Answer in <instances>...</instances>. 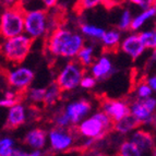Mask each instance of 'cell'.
Masks as SVG:
<instances>
[{
	"label": "cell",
	"mask_w": 156,
	"mask_h": 156,
	"mask_svg": "<svg viewBox=\"0 0 156 156\" xmlns=\"http://www.w3.org/2000/svg\"><path fill=\"white\" fill-rule=\"evenodd\" d=\"M84 46L83 35L68 27H57L51 31L46 44L47 50L52 57L68 59L76 58Z\"/></svg>",
	"instance_id": "6da1fadb"
},
{
	"label": "cell",
	"mask_w": 156,
	"mask_h": 156,
	"mask_svg": "<svg viewBox=\"0 0 156 156\" xmlns=\"http://www.w3.org/2000/svg\"><path fill=\"white\" fill-rule=\"evenodd\" d=\"M0 31L5 39L16 37L25 31V11L20 5L7 7L0 16Z\"/></svg>",
	"instance_id": "7a4b0ae2"
},
{
	"label": "cell",
	"mask_w": 156,
	"mask_h": 156,
	"mask_svg": "<svg viewBox=\"0 0 156 156\" xmlns=\"http://www.w3.org/2000/svg\"><path fill=\"white\" fill-rule=\"evenodd\" d=\"M32 45H33V39L26 34L5 39L2 44L3 58L12 67L21 66V63L29 56Z\"/></svg>",
	"instance_id": "3957f363"
},
{
	"label": "cell",
	"mask_w": 156,
	"mask_h": 156,
	"mask_svg": "<svg viewBox=\"0 0 156 156\" xmlns=\"http://www.w3.org/2000/svg\"><path fill=\"white\" fill-rule=\"evenodd\" d=\"M110 129H114V122L104 112H96L84 119L79 125L78 131L84 139L99 140Z\"/></svg>",
	"instance_id": "277c9868"
},
{
	"label": "cell",
	"mask_w": 156,
	"mask_h": 156,
	"mask_svg": "<svg viewBox=\"0 0 156 156\" xmlns=\"http://www.w3.org/2000/svg\"><path fill=\"white\" fill-rule=\"evenodd\" d=\"M84 76V68L78 61H69L59 71L56 78V84L61 91H73L81 85Z\"/></svg>",
	"instance_id": "5b68a950"
},
{
	"label": "cell",
	"mask_w": 156,
	"mask_h": 156,
	"mask_svg": "<svg viewBox=\"0 0 156 156\" xmlns=\"http://www.w3.org/2000/svg\"><path fill=\"white\" fill-rule=\"evenodd\" d=\"M48 32V16L43 9L25 11V31L24 34L32 39L41 38Z\"/></svg>",
	"instance_id": "8992f818"
},
{
	"label": "cell",
	"mask_w": 156,
	"mask_h": 156,
	"mask_svg": "<svg viewBox=\"0 0 156 156\" xmlns=\"http://www.w3.org/2000/svg\"><path fill=\"white\" fill-rule=\"evenodd\" d=\"M35 78V73L31 68L25 66H16L9 69L7 72V82L11 90L16 92L27 91Z\"/></svg>",
	"instance_id": "52a82bcc"
},
{
	"label": "cell",
	"mask_w": 156,
	"mask_h": 156,
	"mask_svg": "<svg viewBox=\"0 0 156 156\" xmlns=\"http://www.w3.org/2000/svg\"><path fill=\"white\" fill-rule=\"evenodd\" d=\"M130 114L140 125H153L156 118V98L135 99L130 104Z\"/></svg>",
	"instance_id": "ba28073f"
},
{
	"label": "cell",
	"mask_w": 156,
	"mask_h": 156,
	"mask_svg": "<svg viewBox=\"0 0 156 156\" xmlns=\"http://www.w3.org/2000/svg\"><path fill=\"white\" fill-rule=\"evenodd\" d=\"M92 110V105L87 99H78L71 101L62 110L70 121L71 126L80 125L84 119L87 118Z\"/></svg>",
	"instance_id": "9c48e42d"
},
{
	"label": "cell",
	"mask_w": 156,
	"mask_h": 156,
	"mask_svg": "<svg viewBox=\"0 0 156 156\" xmlns=\"http://www.w3.org/2000/svg\"><path fill=\"white\" fill-rule=\"evenodd\" d=\"M48 142L52 151L63 152L73 145L74 136L68 129L56 127L48 132Z\"/></svg>",
	"instance_id": "30bf717a"
},
{
	"label": "cell",
	"mask_w": 156,
	"mask_h": 156,
	"mask_svg": "<svg viewBox=\"0 0 156 156\" xmlns=\"http://www.w3.org/2000/svg\"><path fill=\"white\" fill-rule=\"evenodd\" d=\"M101 112H104L115 123L130 115V104L123 99H105L101 103Z\"/></svg>",
	"instance_id": "8fae6325"
},
{
	"label": "cell",
	"mask_w": 156,
	"mask_h": 156,
	"mask_svg": "<svg viewBox=\"0 0 156 156\" xmlns=\"http://www.w3.org/2000/svg\"><path fill=\"white\" fill-rule=\"evenodd\" d=\"M120 49L132 60H135L143 55L146 48L141 41L140 34L132 33L122 38V42L120 44Z\"/></svg>",
	"instance_id": "7c38bea8"
},
{
	"label": "cell",
	"mask_w": 156,
	"mask_h": 156,
	"mask_svg": "<svg viewBox=\"0 0 156 156\" xmlns=\"http://www.w3.org/2000/svg\"><path fill=\"white\" fill-rule=\"evenodd\" d=\"M129 141L132 142L143 154L146 153V152H153L155 150L153 135L150 131H146L144 129L139 128L138 130H135L134 132L131 133Z\"/></svg>",
	"instance_id": "4fadbf2b"
},
{
	"label": "cell",
	"mask_w": 156,
	"mask_h": 156,
	"mask_svg": "<svg viewBox=\"0 0 156 156\" xmlns=\"http://www.w3.org/2000/svg\"><path fill=\"white\" fill-rule=\"evenodd\" d=\"M114 72V65L110 58L106 55H101L90 68V73L96 80H103L110 76Z\"/></svg>",
	"instance_id": "5bb4252c"
},
{
	"label": "cell",
	"mask_w": 156,
	"mask_h": 156,
	"mask_svg": "<svg viewBox=\"0 0 156 156\" xmlns=\"http://www.w3.org/2000/svg\"><path fill=\"white\" fill-rule=\"evenodd\" d=\"M48 141V133L42 128H34L27 131L24 136V143L32 150L42 151Z\"/></svg>",
	"instance_id": "9a60e30c"
},
{
	"label": "cell",
	"mask_w": 156,
	"mask_h": 156,
	"mask_svg": "<svg viewBox=\"0 0 156 156\" xmlns=\"http://www.w3.org/2000/svg\"><path fill=\"white\" fill-rule=\"evenodd\" d=\"M26 120V109L25 106L21 103L16 104V106L11 107L8 109L7 114V120H5V126L10 129H16V128L22 126Z\"/></svg>",
	"instance_id": "2e32d148"
},
{
	"label": "cell",
	"mask_w": 156,
	"mask_h": 156,
	"mask_svg": "<svg viewBox=\"0 0 156 156\" xmlns=\"http://www.w3.org/2000/svg\"><path fill=\"white\" fill-rule=\"evenodd\" d=\"M140 122L133 117L132 115H128L127 117L121 119L120 121L114 123V130L117 131L120 134H129L138 130L140 127Z\"/></svg>",
	"instance_id": "e0dca14e"
},
{
	"label": "cell",
	"mask_w": 156,
	"mask_h": 156,
	"mask_svg": "<svg viewBox=\"0 0 156 156\" xmlns=\"http://www.w3.org/2000/svg\"><path fill=\"white\" fill-rule=\"evenodd\" d=\"M101 42L106 49L115 50L117 49L118 47L120 48V44L122 42L121 33H120L119 30H108V31L105 32L104 36L101 39Z\"/></svg>",
	"instance_id": "ac0fdd59"
},
{
	"label": "cell",
	"mask_w": 156,
	"mask_h": 156,
	"mask_svg": "<svg viewBox=\"0 0 156 156\" xmlns=\"http://www.w3.org/2000/svg\"><path fill=\"white\" fill-rule=\"evenodd\" d=\"M155 16H156V10H155V8H154V5L151 9H147V10L140 12L138 16H135L134 18H133L132 24H131V31H134V32L139 31V30L145 24V22H147L148 20H151V19L155 18Z\"/></svg>",
	"instance_id": "d6986e66"
},
{
	"label": "cell",
	"mask_w": 156,
	"mask_h": 156,
	"mask_svg": "<svg viewBox=\"0 0 156 156\" xmlns=\"http://www.w3.org/2000/svg\"><path fill=\"white\" fill-rule=\"evenodd\" d=\"M80 32L83 36L94 38V39H99L101 41L103 38V36H104L106 30L90 23H82L80 25Z\"/></svg>",
	"instance_id": "ffe728a7"
},
{
	"label": "cell",
	"mask_w": 156,
	"mask_h": 156,
	"mask_svg": "<svg viewBox=\"0 0 156 156\" xmlns=\"http://www.w3.org/2000/svg\"><path fill=\"white\" fill-rule=\"evenodd\" d=\"M76 61L83 68L92 67L94 61V47L92 45H86L81 49L79 55L76 56Z\"/></svg>",
	"instance_id": "44dd1931"
},
{
	"label": "cell",
	"mask_w": 156,
	"mask_h": 156,
	"mask_svg": "<svg viewBox=\"0 0 156 156\" xmlns=\"http://www.w3.org/2000/svg\"><path fill=\"white\" fill-rule=\"evenodd\" d=\"M117 156H143V153L132 142L127 140L120 144Z\"/></svg>",
	"instance_id": "7402d4cb"
},
{
	"label": "cell",
	"mask_w": 156,
	"mask_h": 156,
	"mask_svg": "<svg viewBox=\"0 0 156 156\" xmlns=\"http://www.w3.org/2000/svg\"><path fill=\"white\" fill-rule=\"evenodd\" d=\"M140 37L146 49L156 50V29L141 32Z\"/></svg>",
	"instance_id": "603a6c76"
},
{
	"label": "cell",
	"mask_w": 156,
	"mask_h": 156,
	"mask_svg": "<svg viewBox=\"0 0 156 156\" xmlns=\"http://www.w3.org/2000/svg\"><path fill=\"white\" fill-rule=\"evenodd\" d=\"M61 90L59 86L55 83L50 84L48 87L46 89V95H45V101L44 103L46 105H54L57 103V101L59 99L60 95H61Z\"/></svg>",
	"instance_id": "cb8c5ba5"
},
{
	"label": "cell",
	"mask_w": 156,
	"mask_h": 156,
	"mask_svg": "<svg viewBox=\"0 0 156 156\" xmlns=\"http://www.w3.org/2000/svg\"><path fill=\"white\" fill-rule=\"evenodd\" d=\"M45 95H46V89L43 87H30L26 91V97L31 103L37 104V103H44Z\"/></svg>",
	"instance_id": "d4e9b609"
},
{
	"label": "cell",
	"mask_w": 156,
	"mask_h": 156,
	"mask_svg": "<svg viewBox=\"0 0 156 156\" xmlns=\"http://www.w3.org/2000/svg\"><path fill=\"white\" fill-rule=\"evenodd\" d=\"M133 18H132V13L129 9H125V10L121 12L119 18V21H118V30L119 31H128V30H131V24H132Z\"/></svg>",
	"instance_id": "484cf974"
},
{
	"label": "cell",
	"mask_w": 156,
	"mask_h": 156,
	"mask_svg": "<svg viewBox=\"0 0 156 156\" xmlns=\"http://www.w3.org/2000/svg\"><path fill=\"white\" fill-rule=\"evenodd\" d=\"M14 141L9 136H5L0 140V156H13L14 153Z\"/></svg>",
	"instance_id": "4316f807"
},
{
	"label": "cell",
	"mask_w": 156,
	"mask_h": 156,
	"mask_svg": "<svg viewBox=\"0 0 156 156\" xmlns=\"http://www.w3.org/2000/svg\"><path fill=\"white\" fill-rule=\"evenodd\" d=\"M153 90L147 83H140L136 86V90H135V95L138 97V99H146L152 97V94H153Z\"/></svg>",
	"instance_id": "83f0119b"
},
{
	"label": "cell",
	"mask_w": 156,
	"mask_h": 156,
	"mask_svg": "<svg viewBox=\"0 0 156 156\" xmlns=\"http://www.w3.org/2000/svg\"><path fill=\"white\" fill-rule=\"evenodd\" d=\"M97 80L91 76V74H85L81 81V87L84 90H92L96 86Z\"/></svg>",
	"instance_id": "f1b7e54d"
},
{
	"label": "cell",
	"mask_w": 156,
	"mask_h": 156,
	"mask_svg": "<svg viewBox=\"0 0 156 156\" xmlns=\"http://www.w3.org/2000/svg\"><path fill=\"white\" fill-rule=\"evenodd\" d=\"M99 3H101V1L99 0H83L79 2V7L82 10H90V9H94Z\"/></svg>",
	"instance_id": "f546056e"
},
{
	"label": "cell",
	"mask_w": 156,
	"mask_h": 156,
	"mask_svg": "<svg viewBox=\"0 0 156 156\" xmlns=\"http://www.w3.org/2000/svg\"><path fill=\"white\" fill-rule=\"evenodd\" d=\"M13 156H43L42 151H36V150H32V151H23L21 148H16Z\"/></svg>",
	"instance_id": "4dcf8cb0"
},
{
	"label": "cell",
	"mask_w": 156,
	"mask_h": 156,
	"mask_svg": "<svg viewBox=\"0 0 156 156\" xmlns=\"http://www.w3.org/2000/svg\"><path fill=\"white\" fill-rule=\"evenodd\" d=\"M154 2H155L154 0H132V1H131V3L140 7V8L142 9V11L151 9L154 5Z\"/></svg>",
	"instance_id": "1f68e13d"
},
{
	"label": "cell",
	"mask_w": 156,
	"mask_h": 156,
	"mask_svg": "<svg viewBox=\"0 0 156 156\" xmlns=\"http://www.w3.org/2000/svg\"><path fill=\"white\" fill-rule=\"evenodd\" d=\"M16 104H19V99L5 98V97H3V98L0 101V106L3 107V108H8V109H10L11 107L16 106Z\"/></svg>",
	"instance_id": "d6a6232c"
},
{
	"label": "cell",
	"mask_w": 156,
	"mask_h": 156,
	"mask_svg": "<svg viewBox=\"0 0 156 156\" xmlns=\"http://www.w3.org/2000/svg\"><path fill=\"white\" fill-rule=\"evenodd\" d=\"M146 83L151 86L153 91L156 92V74H155V76H150V78L147 79V81H146Z\"/></svg>",
	"instance_id": "836d02e7"
},
{
	"label": "cell",
	"mask_w": 156,
	"mask_h": 156,
	"mask_svg": "<svg viewBox=\"0 0 156 156\" xmlns=\"http://www.w3.org/2000/svg\"><path fill=\"white\" fill-rule=\"evenodd\" d=\"M57 3H58L57 0H44V1H43V5H44L45 7H46V8H48V9L54 8Z\"/></svg>",
	"instance_id": "e575fe53"
},
{
	"label": "cell",
	"mask_w": 156,
	"mask_h": 156,
	"mask_svg": "<svg viewBox=\"0 0 156 156\" xmlns=\"http://www.w3.org/2000/svg\"><path fill=\"white\" fill-rule=\"evenodd\" d=\"M95 142H96V140H93V139H85L83 145L84 147H91L95 144Z\"/></svg>",
	"instance_id": "d590c367"
},
{
	"label": "cell",
	"mask_w": 156,
	"mask_h": 156,
	"mask_svg": "<svg viewBox=\"0 0 156 156\" xmlns=\"http://www.w3.org/2000/svg\"><path fill=\"white\" fill-rule=\"evenodd\" d=\"M152 59L156 61V50H153V52H152Z\"/></svg>",
	"instance_id": "8d00e7d4"
},
{
	"label": "cell",
	"mask_w": 156,
	"mask_h": 156,
	"mask_svg": "<svg viewBox=\"0 0 156 156\" xmlns=\"http://www.w3.org/2000/svg\"><path fill=\"white\" fill-rule=\"evenodd\" d=\"M152 156H156V148L154 150L153 152H152Z\"/></svg>",
	"instance_id": "74e56055"
},
{
	"label": "cell",
	"mask_w": 156,
	"mask_h": 156,
	"mask_svg": "<svg viewBox=\"0 0 156 156\" xmlns=\"http://www.w3.org/2000/svg\"><path fill=\"white\" fill-rule=\"evenodd\" d=\"M154 8H155V10H156V1L154 2Z\"/></svg>",
	"instance_id": "f35d334b"
},
{
	"label": "cell",
	"mask_w": 156,
	"mask_h": 156,
	"mask_svg": "<svg viewBox=\"0 0 156 156\" xmlns=\"http://www.w3.org/2000/svg\"><path fill=\"white\" fill-rule=\"evenodd\" d=\"M99 156H107V155H99Z\"/></svg>",
	"instance_id": "ab89813d"
}]
</instances>
